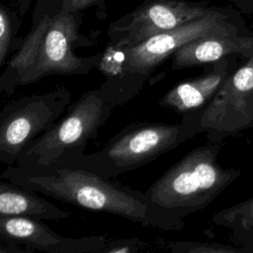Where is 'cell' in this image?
I'll list each match as a JSON object with an SVG mask.
<instances>
[{
    "label": "cell",
    "instance_id": "16",
    "mask_svg": "<svg viewBox=\"0 0 253 253\" xmlns=\"http://www.w3.org/2000/svg\"><path fill=\"white\" fill-rule=\"evenodd\" d=\"M170 253H249L242 246L234 247L217 242L177 240L169 244Z\"/></svg>",
    "mask_w": 253,
    "mask_h": 253
},
{
    "label": "cell",
    "instance_id": "13",
    "mask_svg": "<svg viewBox=\"0 0 253 253\" xmlns=\"http://www.w3.org/2000/svg\"><path fill=\"white\" fill-rule=\"evenodd\" d=\"M0 215L59 220L69 217L71 212L42 198L38 192L2 179L0 182Z\"/></svg>",
    "mask_w": 253,
    "mask_h": 253
},
{
    "label": "cell",
    "instance_id": "17",
    "mask_svg": "<svg viewBox=\"0 0 253 253\" xmlns=\"http://www.w3.org/2000/svg\"><path fill=\"white\" fill-rule=\"evenodd\" d=\"M13 22L12 15L6 6L1 4L0 6V65L5 63L10 52V44L12 41Z\"/></svg>",
    "mask_w": 253,
    "mask_h": 253
},
{
    "label": "cell",
    "instance_id": "8",
    "mask_svg": "<svg viewBox=\"0 0 253 253\" xmlns=\"http://www.w3.org/2000/svg\"><path fill=\"white\" fill-rule=\"evenodd\" d=\"M211 11L185 0H144L137 9L113 22L108 35L113 44L128 47L200 19Z\"/></svg>",
    "mask_w": 253,
    "mask_h": 253
},
{
    "label": "cell",
    "instance_id": "5",
    "mask_svg": "<svg viewBox=\"0 0 253 253\" xmlns=\"http://www.w3.org/2000/svg\"><path fill=\"white\" fill-rule=\"evenodd\" d=\"M71 103L64 87L19 98L0 113V161L14 165L23 151L43 134Z\"/></svg>",
    "mask_w": 253,
    "mask_h": 253
},
{
    "label": "cell",
    "instance_id": "7",
    "mask_svg": "<svg viewBox=\"0 0 253 253\" xmlns=\"http://www.w3.org/2000/svg\"><path fill=\"white\" fill-rule=\"evenodd\" d=\"M201 126L209 142H221L253 128V54L228 75L205 109Z\"/></svg>",
    "mask_w": 253,
    "mask_h": 253
},
{
    "label": "cell",
    "instance_id": "15",
    "mask_svg": "<svg viewBox=\"0 0 253 253\" xmlns=\"http://www.w3.org/2000/svg\"><path fill=\"white\" fill-rule=\"evenodd\" d=\"M212 221L231 230L232 234L253 229V197L223 209L212 215Z\"/></svg>",
    "mask_w": 253,
    "mask_h": 253
},
{
    "label": "cell",
    "instance_id": "21",
    "mask_svg": "<svg viewBox=\"0 0 253 253\" xmlns=\"http://www.w3.org/2000/svg\"><path fill=\"white\" fill-rule=\"evenodd\" d=\"M32 0H19V10L21 15H24L28 10Z\"/></svg>",
    "mask_w": 253,
    "mask_h": 253
},
{
    "label": "cell",
    "instance_id": "22",
    "mask_svg": "<svg viewBox=\"0 0 253 253\" xmlns=\"http://www.w3.org/2000/svg\"><path fill=\"white\" fill-rule=\"evenodd\" d=\"M26 253H38L37 251H35V250H32V249H30V248H27L26 247Z\"/></svg>",
    "mask_w": 253,
    "mask_h": 253
},
{
    "label": "cell",
    "instance_id": "2",
    "mask_svg": "<svg viewBox=\"0 0 253 253\" xmlns=\"http://www.w3.org/2000/svg\"><path fill=\"white\" fill-rule=\"evenodd\" d=\"M203 113L184 115L182 121L131 124L112 136L102 149L63 164L77 166L108 179L140 168L202 132ZM54 164V163H53Z\"/></svg>",
    "mask_w": 253,
    "mask_h": 253
},
{
    "label": "cell",
    "instance_id": "20",
    "mask_svg": "<svg viewBox=\"0 0 253 253\" xmlns=\"http://www.w3.org/2000/svg\"><path fill=\"white\" fill-rule=\"evenodd\" d=\"M232 235L245 250H247L249 253H253V229L241 231Z\"/></svg>",
    "mask_w": 253,
    "mask_h": 253
},
{
    "label": "cell",
    "instance_id": "9",
    "mask_svg": "<svg viewBox=\"0 0 253 253\" xmlns=\"http://www.w3.org/2000/svg\"><path fill=\"white\" fill-rule=\"evenodd\" d=\"M225 18L221 13L211 11L200 19L156 35L141 43L122 47L126 72L129 76H146L178 48L194 40L212 35L236 34L235 28L226 23Z\"/></svg>",
    "mask_w": 253,
    "mask_h": 253
},
{
    "label": "cell",
    "instance_id": "4",
    "mask_svg": "<svg viewBox=\"0 0 253 253\" xmlns=\"http://www.w3.org/2000/svg\"><path fill=\"white\" fill-rule=\"evenodd\" d=\"M114 106L103 90H91L68 107L66 115L33 141L14 165L45 166L73 160L85 152L112 115Z\"/></svg>",
    "mask_w": 253,
    "mask_h": 253
},
{
    "label": "cell",
    "instance_id": "19",
    "mask_svg": "<svg viewBox=\"0 0 253 253\" xmlns=\"http://www.w3.org/2000/svg\"><path fill=\"white\" fill-rule=\"evenodd\" d=\"M102 1L103 0H61V8L71 13H78L93 5H97Z\"/></svg>",
    "mask_w": 253,
    "mask_h": 253
},
{
    "label": "cell",
    "instance_id": "6",
    "mask_svg": "<svg viewBox=\"0 0 253 253\" xmlns=\"http://www.w3.org/2000/svg\"><path fill=\"white\" fill-rule=\"evenodd\" d=\"M78 13L60 9L50 18L32 66L23 75L20 86L37 82L50 75L86 74L97 67L101 55L81 57L74 53L79 40Z\"/></svg>",
    "mask_w": 253,
    "mask_h": 253
},
{
    "label": "cell",
    "instance_id": "18",
    "mask_svg": "<svg viewBox=\"0 0 253 253\" xmlns=\"http://www.w3.org/2000/svg\"><path fill=\"white\" fill-rule=\"evenodd\" d=\"M142 246L137 238H125L108 242L107 246L94 253H138Z\"/></svg>",
    "mask_w": 253,
    "mask_h": 253
},
{
    "label": "cell",
    "instance_id": "1",
    "mask_svg": "<svg viewBox=\"0 0 253 253\" xmlns=\"http://www.w3.org/2000/svg\"><path fill=\"white\" fill-rule=\"evenodd\" d=\"M1 178L62 203L118 215L143 226L179 230L185 225L184 219L153 205L145 192L77 166L63 163L45 166L10 165L2 172Z\"/></svg>",
    "mask_w": 253,
    "mask_h": 253
},
{
    "label": "cell",
    "instance_id": "3",
    "mask_svg": "<svg viewBox=\"0 0 253 253\" xmlns=\"http://www.w3.org/2000/svg\"><path fill=\"white\" fill-rule=\"evenodd\" d=\"M220 148L221 142L195 147L167 169L145 195L153 205L182 219L205 209L241 175L239 169L218 163Z\"/></svg>",
    "mask_w": 253,
    "mask_h": 253
},
{
    "label": "cell",
    "instance_id": "11",
    "mask_svg": "<svg viewBox=\"0 0 253 253\" xmlns=\"http://www.w3.org/2000/svg\"><path fill=\"white\" fill-rule=\"evenodd\" d=\"M227 77V61L219 60L211 72L173 87L160 100L159 106L182 115L204 113Z\"/></svg>",
    "mask_w": 253,
    "mask_h": 253
},
{
    "label": "cell",
    "instance_id": "10",
    "mask_svg": "<svg viewBox=\"0 0 253 253\" xmlns=\"http://www.w3.org/2000/svg\"><path fill=\"white\" fill-rule=\"evenodd\" d=\"M0 239L43 253H94L109 242L106 234L70 238L40 219L6 215H0Z\"/></svg>",
    "mask_w": 253,
    "mask_h": 253
},
{
    "label": "cell",
    "instance_id": "14",
    "mask_svg": "<svg viewBox=\"0 0 253 253\" xmlns=\"http://www.w3.org/2000/svg\"><path fill=\"white\" fill-rule=\"evenodd\" d=\"M49 16H43L33 31L25 39L23 45L16 55L7 63V67L0 77V90L8 95L14 93L20 86V81L27 70L32 66L42 36L49 24Z\"/></svg>",
    "mask_w": 253,
    "mask_h": 253
},
{
    "label": "cell",
    "instance_id": "12",
    "mask_svg": "<svg viewBox=\"0 0 253 253\" xmlns=\"http://www.w3.org/2000/svg\"><path fill=\"white\" fill-rule=\"evenodd\" d=\"M232 53L253 54V40L238 38L236 34L212 35L194 40L174 52L171 68L179 70L217 62L223 56Z\"/></svg>",
    "mask_w": 253,
    "mask_h": 253
}]
</instances>
